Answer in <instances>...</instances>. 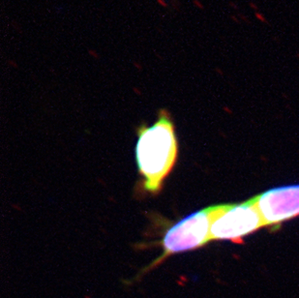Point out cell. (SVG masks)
<instances>
[{
	"mask_svg": "<svg viewBox=\"0 0 299 298\" xmlns=\"http://www.w3.org/2000/svg\"><path fill=\"white\" fill-rule=\"evenodd\" d=\"M216 72H218V74H223V71H222L220 68H216Z\"/></svg>",
	"mask_w": 299,
	"mask_h": 298,
	"instance_id": "obj_15",
	"label": "cell"
},
{
	"mask_svg": "<svg viewBox=\"0 0 299 298\" xmlns=\"http://www.w3.org/2000/svg\"><path fill=\"white\" fill-rule=\"evenodd\" d=\"M248 4H249V7H250L252 10L255 11V12H256V11H258V4H256V2H254V1H250Z\"/></svg>",
	"mask_w": 299,
	"mask_h": 298,
	"instance_id": "obj_9",
	"label": "cell"
},
{
	"mask_svg": "<svg viewBox=\"0 0 299 298\" xmlns=\"http://www.w3.org/2000/svg\"><path fill=\"white\" fill-rule=\"evenodd\" d=\"M136 157L144 189L152 194L158 193L177 157L173 124L166 110H160L156 123L139 131Z\"/></svg>",
	"mask_w": 299,
	"mask_h": 298,
	"instance_id": "obj_1",
	"label": "cell"
},
{
	"mask_svg": "<svg viewBox=\"0 0 299 298\" xmlns=\"http://www.w3.org/2000/svg\"><path fill=\"white\" fill-rule=\"evenodd\" d=\"M266 228L299 216V184L277 187L254 196Z\"/></svg>",
	"mask_w": 299,
	"mask_h": 298,
	"instance_id": "obj_4",
	"label": "cell"
},
{
	"mask_svg": "<svg viewBox=\"0 0 299 298\" xmlns=\"http://www.w3.org/2000/svg\"><path fill=\"white\" fill-rule=\"evenodd\" d=\"M133 65H134L135 68L137 69V70H141L142 69V64L141 62H139V61H134Z\"/></svg>",
	"mask_w": 299,
	"mask_h": 298,
	"instance_id": "obj_13",
	"label": "cell"
},
{
	"mask_svg": "<svg viewBox=\"0 0 299 298\" xmlns=\"http://www.w3.org/2000/svg\"><path fill=\"white\" fill-rule=\"evenodd\" d=\"M255 18L260 21V22L263 23V24H266V25L269 24V21H268V20H267V18L265 17V15H264L263 13L260 12V11L255 12Z\"/></svg>",
	"mask_w": 299,
	"mask_h": 298,
	"instance_id": "obj_5",
	"label": "cell"
},
{
	"mask_svg": "<svg viewBox=\"0 0 299 298\" xmlns=\"http://www.w3.org/2000/svg\"><path fill=\"white\" fill-rule=\"evenodd\" d=\"M262 228L266 225L254 198L241 203L220 204L211 225L210 241H239Z\"/></svg>",
	"mask_w": 299,
	"mask_h": 298,
	"instance_id": "obj_3",
	"label": "cell"
},
{
	"mask_svg": "<svg viewBox=\"0 0 299 298\" xmlns=\"http://www.w3.org/2000/svg\"><path fill=\"white\" fill-rule=\"evenodd\" d=\"M88 54L90 55L91 57H93L94 59H100V54L98 53V51L96 49H88Z\"/></svg>",
	"mask_w": 299,
	"mask_h": 298,
	"instance_id": "obj_6",
	"label": "cell"
},
{
	"mask_svg": "<svg viewBox=\"0 0 299 298\" xmlns=\"http://www.w3.org/2000/svg\"><path fill=\"white\" fill-rule=\"evenodd\" d=\"M295 56H296V58H297V59L299 60V52H296V53H295Z\"/></svg>",
	"mask_w": 299,
	"mask_h": 298,
	"instance_id": "obj_16",
	"label": "cell"
},
{
	"mask_svg": "<svg viewBox=\"0 0 299 298\" xmlns=\"http://www.w3.org/2000/svg\"><path fill=\"white\" fill-rule=\"evenodd\" d=\"M193 4H194V6L197 7L198 9L204 10V5H203V3L200 1V0H194V1H193Z\"/></svg>",
	"mask_w": 299,
	"mask_h": 298,
	"instance_id": "obj_8",
	"label": "cell"
},
{
	"mask_svg": "<svg viewBox=\"0 0 299 298\" xmlns=\"http://www.w3.org/2000/svg\"><path fill=\"white\" fill-rule=\"evenodd\" d=\"M218 205L197 211L172 226L163 239V255L149 268L155 267L169 255L198 249L210 241V230Z\"/></svg>",
	"mask_w": 299,
	"mask_h": 298,
	"instance_id": "obj_2",
	"label": "cell"
},
{
	"mask_svg": "<svg viewBox=\"0 0 299 298\" xmlns=\"http://www.w3.org/2000/svg\"><path fill=\"white\" fill-rule=\"evenodd\" d=\"M229 6L231 7V8H232V9L235 10V11H237V10H238V5H237L236 3H235V2L229 1Z\"/></svg>",
	"mask_w": 299,
	"mask_h": 298,
	"instance_id": "obj_14",
	"label": "cell"
},
{
	"mask_svg": "<svg viewBox=\"0 0 299 298\" xmlns=\"http://www.w3.org/2000/svg\"><path fill=\"white\" fill-rule=\"evenodd\" d=\"M170 1H171V2H174V1H175V0H170Z\"/></svg>",
	"mask_w": 299,
	"mask_h": 298,
	"instance_id": "obj_17",
	"label": "cell"
},
{
	"mask_svg": "<svg viewBox=\"0 0 299 298\" xmlns=\"http://www.w3.org/2000/svg\"><path fill=\"white\" fill-rule=\"evenodd\" d=\"M7 63H8V65H10L13 68H18V62H17V61H15V60H13V59H9L7 61Z\"/></svg>",
	"mask_w": 299,
	"mask_h": 298,
	"instance_id": "obj_11",
	"label": "cell"
},
{
	"mask_svg": "<svg viewBox=\"0 0 299 298\" xmlns=\"http://www.w3.org/2000/svg\"><path fill=\"white\" fill-rule=\"evenodd\" d=\"M231 20L233 21V22L237 23V24H239L240 22H241V20H240V18L237 17V15H232L231 16Z\"/></svg>",
	"mask_w": 299,
	"mask_h": 298,
	"instance_id": "obj_12",
	"label": "cell"
},
{
	"mask_svg": "<svg viewBox=\"0 0 299 298\" xmlns=\"http://www.w3.org/2000/svg\"><path fill=\"white\" fill-rule=\"evenodd\" d=\"M237 17L240 18V20L243 21V22H245V23H247V24H250V23H251V21L248 18L247 16H245L244 14H242V13H238Z\"/></svg>",
	"mask_w": 299,
	"mask_h": 298,
	"instance_id": "obj_7",
	"label": "cell"
},
{
	"mask_svg": "<svg viewBox=\"0 0 299 298\" xmlns=\"http://www.w3.org/2000/svg\"><path fill=\"white\" fill-rule=\"evenodd\" d=\"M159 6L163 7V8H168V3L166 2V0H156Z\"/></svg>",
	"mask_w": 299,
	"mask_h": 298,
	"instance_id": "obj_10",
	"label": "cell"
}]
</instances>
